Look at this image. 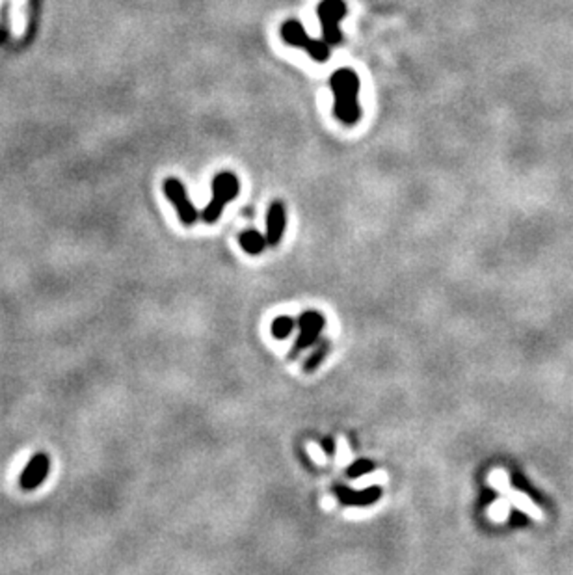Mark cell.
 I'll return each instance as SVG.
<instances>
[{"label":"cell","instance_id":"obj_1","mask_svg":"<svg viewBox=\"0 0 573 575\" xmlns=\"http://www.w3.org/2000/svg\"><path fill=\"white\" fill-rule=\"evenodd\" d=\"M329 86L334 92V114L341 123L355 125L361 118V109L358 103L360 94V77L352 68H341L332 75Z\"/></svg>","mask_w":573,"mask_h":575},{"label":"cell","instance_id":"obj_2","mask_svg":"<svg viewBox=\"0 0 573 575\" xmlns=\"http://www.w3.org/2000/svg\"><path fill=\"white\" fill-rule=\"evenodd\" d=\"M239 192L240 185L239 179L234 177V173H231V171H220L218 175L213 179V197H210V202L205 207L201 218L207 223L218 222L220 214H222L225 205L233 202L234 197L239 196Z\"/></svg>","mask_w":573,"mask_h":575},{"label":"cell","instance_id":"obj_3","mask_svg":"<svg viewBox=\"0 0 573 575\" xmlns=\"http://www.w3.org/2000/svg\"><path fill=\"white\" fill-rule=\"evenodd\" d=\"M282 37L286 45L303 49L315 62H326L329 58V43L324 39H313L296 19H289L282 25Z\"/></svg>","mask_w":573,"mask_h":575},{"label":"cell","instance_id":"obj_4","mask_svg":"<svg viewBox=\"0 0 573 575\" xmlns=\"http://www.w3.org/2000/svg\"><path fill=\"white\" fill-rule=\"evenodd\" d=\"M348 13V6L344 0H322L317 6V16L322 25V36L324 42L329 45H339L343 39L339 23L344 16Z\"/></svg>","mask_w":573,"mask_h":575},{"label":"cell","instance_id":"obj_5","mask_svg":"<svg viewBox=\"0 0 573 575\" xmlns=\"http://www.w3.org/2000/svg\"><path fill=\"white\" fill-rule=\"evenodd\" d=\"M162 188H164V194H166L168 199L173 203V207H175V211H177L179 214V220H181L184 225H194V223L198 222L199 218L198 211L194 207V203L190 202V197H188L187 194V188H184V185H182L179 179L170 177V179L164 181Z\"/></svg>","mask_w":573,"mask_h":575},{"label":"cell","instance_id":"obj_6","mask_svg":"<svg viewBox=\"0 0 573 575\" xmlns=\"http://www.w3.org/2000/svg\"><path fill=\"white\" fill-rule=\"evenodd\" d=\"M49 471H51V456L47 452H36L23 469L21 477H19V486L25 492L37 490L49 477Z\"/></svg>","mask_w":573,"mask_h":575},{"label":"cell","instance_id":"obj_7","mask_svg":"<svg viewBox=\"0 0 573 575\" xmlns=\"http://www.w3.org/2000/svg\"><path fill=\"white\" fill-rule=\"evenodd\" d=\"M324 326V316L317 311H308L300 316V337H298L292 356H296L302 348H308L309 345L315 342L318 333L322 332Z\"/></svg>","mask_w":573,"mask_h":575},{"label":"cell","instance_id":"obj_8","mask_svg":"<svg viewBox=\"0 0 573 575\" xmlns=\"http://www.w3.org/2000/svg\"><path fill=\"white\" fill-rule=\"evenodd\" d=\"M337 495L341 499V503L346 507H367V505L376 503L382 497V488L380 486H369L363 488L361 492H352L348 488L339 486Z\"/></svg>","mask_w":573,"mask_h":575},{"label":"cell","instance_id":"obj_9","mask_svg":"<svg viewBox=\"0 0 573 575\" xmlns=\"http://www.w3.org/2000/svg\"><path fill=\"white\" fill-rule=\"evenodd\" d=\"M285 207L282 202H274L268 209V216H266V240L272 246H277L285 231Z\"/></svg>","mask_w":573,"mask_h":575},{"label":"cell","instance_id":"obj_10","mask_svg":"<svg viewBox=\"0 0 573 575\" xmlns=\"http://www.w3.org/2000/svg\"><path fill=\"white\" fill-rule=\"evenodd\" d=\"M506 497H508V501H510L512 507H516L517 510H521L523 514H527L529 518H532L534 521H543V518H546V514H543V510L540 507H538L534 501H532L527 493L520 492V490H508V493H506Z\"/></svg>","mask_w":573,"mask_h":575},{"label":"cell","instance_id":"obj_11","mask_svg":"<svg viewBox=\"0 0 573 575\" xmlns=\"http://www.w3.org/2000/svg\"><path fill=\"white\" fill-rule=\"evenodd\" d=\"M239 242L240 248L244 249L246 254L259 255L260 252L265 249V244L268 242V240H265V237L260 233H257V231H253V229H248V231H242V233H240Z\"/></svg>","mask_w":573,"mask_h":575},{"label":"cell","instance_id":"obj_12","mask_svg":"<svg viewBox=\"0 0 573 575\" xmlns=\"http://www.w3.org/2000/svg\"><path fill=\"white\" fill-rule=\"evenodd\" d=\"M386 482H387L386 471H370L355 478L354 486L358 488V490H363V488L369 486H382V484H386Z\"/></svg>","mask_w":573,"mask_h":575},{"label":"cell","instance_id":"obj_13","mask_svg":"<svg viewBox=\"0 0 573 575\" xmlns=\"http://www.w3.org/2000/svg\"><path fill=\"white\" fill-rule=\"evenodd\" d=\"M510 501H508V497H500L497 499V501H493L490 507V510H488V514H490V518L493 519V521H499V524H503V521H506L508 519V514H510Z\"/></svg>","mask_w":573,"mask_h":575},{"label":"cell","instance_id":"obj_14","mask_svg":"<svg viewBox=\"0 0 573 575\" xmlns=\"http://www.w3.org/2000/svg\"><path fill=\"white\" fill-rule=\"evenodd\" d=\"M294 328V321L291 316H277L276 321L272 322V335L276 339H285Z\"/></svg>","mask_w":573,"mask_h":575},{"label":"cell","instance_id":"obj_15","mask_svg":"<svg viewBox=\"0 0 573 575\" xmlns=\"http://www.w3.org/2000/svg\"><path fill=\"white\" fill-rule=\"evenodd\" d=\"M490 484L491 488H495L497 492L505 493V495L510 490V478H508L505 469H493L490 475Z\"/></svg>","mask_w":573,"mask_h":575},{"label":"cell","instance_id":"obj_16","mask_svg":"<svg viewBox=\"0 0 573 575\" xmlns=\"http://www.w3.org/2000/svg\"><path fill=\"white\" fill-rule=\"evenodd\" d=\"M328 348H329L328 342H324L322 347L318 348V350H315V354H313L311 358L306 361V367H303V371H306V373H313V371H315V369H317L318 365L324 361L326 354H328Z\"/></svg>","mask_w":573,"mask_h":575},{"label":"cell","instance_id":"obj_17","mask_svg":"<svg viewBox=\"0 0 573 575\" xmlns=\"http://www.w3.org/2000/svg\"><path fill=\"white\" fill-rule=\"evenodd\" d=\"M374 471V464L370 460H360L355 462L354 466L348 467V471H346V475H348L350 478H358L361 477V475H365V473H370Z\"/></svg>","mask_w":573,"mask_h":575},{"label":"cell","instance_id":"obj_18","mask_svg":"<svg viewBox=\"0 0 573 575\" xmlns=\"http://www.w3.org/2000/svg\"><path fill=\"white\" fill-rule=\"evenodd\" d=\"M337 464L339 466H346L350 460V447H348V441L344 440V438H339L337 440Z\"/></svg>","mask_w":573,"mask_h":575},{"label":"cell","instance_id":"obj_19","mask_svg":"<svg viewBox=\"0 0 573 575\" xmlns=\"http://www.w3.org/2000/svg\"><path fill=\"white\" fill-rule=\"evenodd\" d=\"M308 452L309 456L313 458V462H317V464H320V466H326V462H328V458H326V452H324V449L318 443H308Z\"/></svg>","mask_w":573,"mask_h":575}]
</instances>
